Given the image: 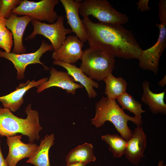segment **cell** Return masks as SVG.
Masks as SVG:
<instances>
[{"mask_svg":"<svg viewBox=\"0 0 166 166\" xmlns=\"http://www.w3.org/2000/svg\"><path fill=\"white\" fill-rule=\"evenodd\" d=\"M89 48L115 57L138 59L143 50L132 32L122 25L81 19Z\"/></svg>","mask_w":166,"mask_h":166,"instance_id":"1","label":"cell"},{"mask_svg":"<svg viewBox=\"0 0 166 166\" xmlns=\"http://www.w3.org/2000/svg\"><path fill=\"white\" fill-rule=\"evenodd\" d=\"M31 106L29 104L25 109L27 115L25 119L18 117L9 109L0 106V135L7 137L21 133L28 137L30 143L38 140L39 132L42 128L39 123L38 113L32 110Z\"/></svg>","mask_w":166,"mask_h":166,"instance_id":"2","label":"cell"},{"mask_svg":"<svg viewBox=\"0 0 166 166\" xmlns=\"http://www.w3.org/2000/svg\"><path fill=\"white\" fill-rule=\"evenodd\" d=\"M91 121L97 128L102 126L106 121L111 122L121 136L127 141L131 138L132 134V130L128 126V121L132 122L137 126H141L143 123L141 119L126 114L115 100L104 96L96 104L95 117Z\"/></svg>","mask_w":166,"mask_h":166,"instance_id":"3","label":"cell"},{"mask_svg":"<svg viewBox=\"0 0 166 166\" xmlns=\"http://www.w3.org/2000/svg\"><path fill=\"white\" fill-rule=\"evenodd\" d=\"M114 57L105 52L88 48L83 51L80 68L92 79L104 81L112 73Z\"/></svg>","mask_w":166,"mask_h":166,"instance_id":"4","label":"cell"},{"mask_svg":"<svg viewBox=\"0 0 166 166\" xmlns=\"http://www.w3.org/2000/svg\"><path fill=\"white\" fill-rule=\"evenodd\" d=\"M79 13L83 18L92 15L100 22L122 25L128 21V16L115 9L106 0H85L80 3Z\"/></svg>","mask_w":166,"mask_h":166,"instance_id":"5","label":"cell"},{"mask_svg":"<svg viewBox=\"0 0 166 166\" xmlns=\"http://www.w3.org/2000/svg\"><path fill=\"white\" fill-rule=\"evenodd\" d=\"M59 2L58 0H42L37 2L22 0L11 13L20 16H27L32 20L46 21L53 23L58 17L54 8Z\"/></svg>","mask_w":166,"mask_h":166,"instance_id":"6","label":"cell"},{"mask_svg":"<svg viewBox=\"0 0 166 166\" xmlns=\"http://www.w3.org/2000/svg\"><path fill=\"white\" fill-rule=\"evenodd\" d=\"M31 23L34 29L33 32L26 40L34 38L37 34L42 35L51 42L53 50L58 49L66 39V35L72 33L71 30L64 26V19L59 15L55 22L48 24L37 20L32 19Z\"/></svg>","mask_w":166,"mask_h":166,"instance_id":"7","label":"cell"},{"mask_svg":"<svg viewBox=\"0 0 166 166\" xmlns=\"http://www.w3.org/2000/svg\"><path fill=\"white\" fill-rule=\"evenodd\" d=\"M53 50L51 44H49L45 40H43L39 49L34 52L16 54L6 52L0 49V57H4L12 62L17 71V78L20 80L24 78L26 68L29 64L39 63L43 65L45 70L49 69V68L41 62L40 58L44 53Z\"/></svg>","mask_w":166,"mask_h":166,"instance_id":"8","label":"cell"},{"mask_svg":"<svg viewBox=\"0 0 166 166\" xmlns=\"http://www.w3.org/2000/svg\"><path fill=\"white\" fill-rule=\"evenodd\" d=\"M156 26L159 30L158 40L150 48L143 50L139 59L140 67L144 70L158 73L159 61L166 46V24L157 23Z\"/></svg>","mask_w":166,"mask_h":166,"instance_id":"9","label":"cell"},{"mask_svg":"<svg viewBox=\"0 0 166 166\" xmlns=\"http://www.w3.org/2000/svg\"><path fill=\"white\" fill-rule=\"evenodd\" d=\"M6 137V144L9 150L5 160L8 166H16L21 160L31 156L38 147V146L35 144H25L22 142L21 140L22 135Z\"/></svg>","mask_w":166,"mask_h":166,"instance_id":"10","label":"cell"},{"mask_svg":"<svg viewBox=\"0 0 166 166\" xmlns=\"http://www.w3.org/2000/svg\"><path fill=\"white\" fill-rule=\"evenodd\" d=\"M84 45L76 35L68 36L60 48L54 51L52 58L55 60L73 64L81 59Z\"/></svg>","mask_w":166,"mask_h":166,"instance_id":"11","label":"cell"},{"mask_svg":"<svg viewBox=\"0 0 166 166\" xmlns=\"http://www.w3.org/2000/svg\"><path fill=\"white\" fill-rule=\"evenodd\" d=\"M31 20V18L28 16H18L12 13L6 20V27L11 30L14 38L13 53L21 54L26 52V48L23 44L22 38L25 30Z\"/></svg>","mask_w":166,"mask_h":166,"instance_id":"12","label":"cell"},{"mask_svg":"<svg viewBox=\"0 0 166 166\" xmlns=\"http://www.w3.org/2000/svg\"><path fill=\"white\" fill-rule=\"evenodd\" d=\"M49 72L50 76L49 79L38 87L37 93H40L53 86H56L65 90L68 93L74 95L77 89L83 87L81 85L75 83L73 78L67 72L59 71L52 67Z\"/></svg>","mask_w":166,"mask_h":166,"instance_id":"13","label":"cell"},{"mask_svg":"<svg viewBox=\"0 0 166 166\" xmlns=\"http://www.w3.org/2000/svg\"><path fill=\"white\" fill-rule=\"evenodd\" d=\"M146 136L140 126H137L132 132L131 138L127 141L125 154L128 160L135 165H138L146 146Z\"/></svg>","mask_w":166,"mask_h":166,"instance_id":"14","label":"cell"},{"mask_svg":"<svg viewBox=\"0 0 166 166\" xmlns=\"http://www.w3.org/2000/svg\"><path fill=\"white\" fill-rule=\"evenodd\" d=\"M48 80L47 77L42 78L37 81L28 80L25 83L20 84L14 91L0 97V102L4 108L9 109L12 112H15L23 103V96L29 89L33 87H38Z\"/></svg>","mask_w":166,"mask_h":166,"instance_id":"15","label":"cell"},{"mask_svg":"<svg viewBox=\"0 0 166 166\" xmlns=\"http://www.w3.org/2000/svg\"><path fill=\"white\" fill-rule=\"evenodd\" d=\"M64 7L67 23L78 38L83 43L87 41L85 29L79 15L80 3L82 1L61 0Z\"/></svg>","mask_w":166,"mask_h":166,"instance_id":"16","label":"cell"},{"mask_svg":"<svg viewBox=\"0 0 166 166\" xmlns=\"http://www.w3.org/2000/svg\"><path fill=\"white\" fill-rule=\"evenodd\" d=\"M53 64L65 69L75 81L80 83L85 88L89 98H95L97 95L94 88H97L99 86V83L86 75L80 68L77 67L75 65L58 60H55Z\"/></svg>","mask_w":166,"mask_h":166,"instance_id":"17","label":"cell"},{"mask_svg":"<svg viewBox=\"0 0 166 166\" xmlns=\"http://www.w3.org/2000/svg\"><path fill=\"white\" fill-rule=\"evenodd\" d=\"M150 83L147 81H144L142 84L143 93L141 97L142 101L147 104L150 110L154 114L160 113L166 114V104L164 99L166 89L163 92L155 93L149 89Z\"/></svg>","mask_w":166,"mask_h":166,"instance_id":"18","label":"cell"},{"mask_svg":"<svg viewBox=\"0 0 166 166\" xmlns=\"http://www.w3.org/2000/svg\"><path fill=\"white\" fill-rule=\"evenodd\" d=\"M54 140L53 133L46 135L41 140L37 149L26 162L35 166H50L49 153L50 148L54 144Z\"/></svg>","mask_w":166,"mask_h":166,"instance_id":"19","label":"cell"},{"mask_svg":"<svg viewBox=\"0 0 166 166\" xmlns=\"http://www.w3.org/2000/svg\"><path fill=\"white\" fill-rule=\"evenodd\" d=\"M96 160L93 145L87 143L79 145L71 150L66 158L67 164L79 162L87 164L94 161Z\"/></svg>","mask_w":166,"mask_h":166,"instance_id":"20","label":"cell"},{"mask_svg":"<svg viewBox=\"0 0 166 166\" xmlns=\"http://www.w3.org/2000/svg\"><path fill=\"white\" fill-rule=\"evenodd\" d=\"M104 81L106 85L105 93L110 100H115L126 92L127 83L121 77H116L111 73Z\"/></svg>","mask_w":166,"mask_h":166,"instance_id":"21","label":"cell"},{"mask_svg":"<svg viewBox=\"0 0 166 166\" xmlns=\"http://www.w3.org/2000/svg\"><path fill=\"white\" fill-rule=\"evenodd\" d=\"M102 140L109 145V150L113 156L120 158L125 154L127 141L117 134H107L101 136Z\"/></svg>","mask_w":166,"mask_h":166,"instance_id":"22","label":"cell"},{"mask_svg":"<svg viewBox=\"0 0 166 166\" xmlns=\"http://www.w3.org/2000/svg\"><path fill=\"white\" fill-rule=\"evenodd\" d=\"M117 100L123 110H128L134 114L135 117L141 119V114L145 113V111L142 109L141 103L131 95L126 92Z\"/></svg>","mask_w":166,"mask_h":166,"instance_id":"23","label":"cell"},{"mask_svg":"<svg viewBox=\"0 0 166 166\" xmlns=\"http://www.w3.org/2000/svg\"><path fill=\"white\" fill-rule=\"evenodd\" d=\"M12 34L6 27L0 31V48L10 53L13 46Z\"/></svg>","mask_w":166,"mask_h":166,"instance_id":"24","label":"cell"},{"mask_svg":"<svg viewBox=\"0 0 166 166\" xmlns=\"http://www.w3.org/2000/svg\"><path fill=\"white\" fill-rule=\"evenodd\" d=\"M22 0H2L0 9V15L6 19L8 18L11 14V11L18 6Z\"/></svg>","mask_w":166,"mask_h":166,"instance_id":"25","label":"cell"},{"mask_svg":"<svg viewBox=\"0 0 166 166\" xmlns=\"http://www.w3.org/2000/svg\"><path fill=\"white\" fill-rule=\"evenodd\" d=\"M159 17L160 22L166 24V1L160 0L158 3Z\"/></svg>","mask_w":166,"mask_h":166,"instance_id":"26","label":"cell"},{"mask_svg":"<svg viewBox=\"0 0 166 166\" xmlns=\"http://www.w3.org/2000/svg\"><path fill=\"white\" fill-rule=\"evenodd\" d=\"M148 0H139L136 4L137 9L140 10L141 12L150 10V7L148 5Z\"/></svg>","mask_w":166,"mask_h":166,"instance_id":"27","label":"cell"},{"mask_svg":"<svg viewBox=\"0 0 166 166\" xmlns=\"http://www.w3.org/2000/svg\"><path fill=\"white\" fill-rule=\"evenodd\" d=\"M0 139V166H8L5 159L4 158L1 148Z\"/></svg>","mask_w":166,"mask_h":166,"instance_id":"28","label":"cell"},{"mask_svg":"<svg viewBox=\"0 0 166 166\" xmlns=\"http://www.w3.org/2000/svg\"><path fill=\"white\" fill-rule=\"evenodd\" d=\"M6 19L0 15V31L6 27Z\"/></svg>","mask_w":166,"mask_h":166,"instance_id":"29","label":"cell"},{"mask_svg":"<svg viewBox=\"0 0 166 166\" xmlns=\"http://www.w3.org/2000/svg\"><path fill=\"white\" fill-rule=\"evenodd\" d=\"M86 164L84 163L79 162H74L67 164L66 166H86Z\"/></svg>","mask_w":166,"mask_h":166,"instance_id":"30","label":"cell"},{"mask_svg":"<svg viewBox=\"0 0 166 166\" xmlns=\"http://www.w3.org/2000/svg\"><path fill=\"white\" fill-rule=\"evenodd\" d=\"M166 75L163 78L159 81L158 83V85L161 87H164L166 84Z\"/></svg>","mask_w":166,"mask_h":166,"instance_id":"31","label":"cell"},{"mask_svg":"<svg viewBox=\"0 0 166 166\" xmlns=\"http://www.w3.org/2000/svg\"><path fill=\"white\" fill-rule=\"evenodd\" d=\"M163 161L160 160L159 161L158 166H163Z\"/></svg>","mask_w":166,"mask_h":166,"instance_id":"32","label":"cell"},{"mask_svg":"<svg viewBox=\"0 0 166 166\" xmlns=\"http://www.w3.org/2000/svg\"><path fill=\"white\" fill-rule=\"evenodd\" d=\"M1 3H2V0H0V7L1 6Z\"/></svg>","mask_w":166,"mask_h":166,"instance_id":"33","label":"cell"}]
</instances>
